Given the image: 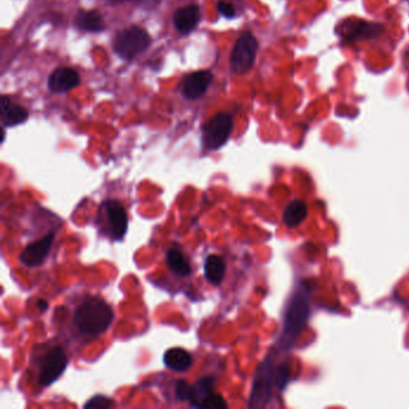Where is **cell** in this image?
I'll return each instance as SVG.
<instances>
[{"instance_id":"603a6c76","label":"cell","mask_w":409,"mask_h":409,"mask_svg":"<svg viewBox=\"0 0 409 409\" xmlns=\"http://www.w3.org/2000/svg\"><path fill=\"white\" fill-rule=\"evenodd\" d=\"M226 400L218 395V394H210L209 396L207 397L204 401V403L202 406V408H209V409H221L227 408Z\"/></svg>"},{"instance_id":"3957f363","label":"cell","mask_w":409,"mask_h":409,"mask_svg":"<svg viewBox=\"0 0 409 409\" xmlns=\"http://www.w3.org/2000/svg\"><path fill=\"white\" fill-rule=\"evenodd\" d=\"M150 43L149 34L141 27H130L115 36L114 52L123 59H133L149 47Z\"/></svg>"},{"instance_id":"ffe728a7","label":"cell","mask_w":409,"mask_h":409,"mask_svg":"<svg viewBox=\"0 0 409 409\" xmlns=\"http://www.w3.org/2000/svg\"><path fill=\"white\" fill-rule=\"evenodd\" d=\"M167 265L178 276H188L191 274V267L188 265L186 257L179 248H172L167 252Z\"/></svg>"},{"instance_id":"44dd1931","label":"cell","mask_w":409,"mask_h":409,"mask_svg":"<svg viewBox=\"0 0 409 409\" xmlns=\"http://www.w3.org/2000/svg\"><path fill=\"white\" fill-rule=\"evenodd\" d=\"M114 402L110 399V397L103 396V395H96V396L91 397L86 405L84 408H110L113 407Z\"/></svg>"},{"instance_id":"5b68a950","label":"cell","mask_w":409,"mask_h":409,"mask_svg":"<svg viewBox=\"0 0 409 409\" xmlns=\"http://www.w3.org/2000/svg\"><path fill=\"white\" fill-rule=\"evenodd\" d=\"M233 117L218 113L203 126V144L205 149L218 150L226 144L233 130Z\"/></svg>"},{"instance_id":"ba28073f","label":"cell","mask_w":409,"mask_h":409,"mask_svg":"<svg viewBox=\"0 0 409 409\" xmlns=\"http://www.w3.org/2000/svg\"><path fill=\"white\" fill-rule=\"evenodd\" d=\"M68 366V358L61 347H54L43 359L38 375V382L43 387H48L58 380Z\"/></svg>"},{"instance_id":"6da1fadb","label":"cell","mask_w":409,"mask_h":409,"mask_svg":"<svg viewBox=\"0 0 409 409\" xmlns=\"http://www.w3.org/2000/svg\"><path fill=\"white\" fill-rule=\"evenodd\" d=\"M113 318V310L106 302L98 298H89L77 307L73 323L81 333L100 335L110 328Z\"/></svg>"},{"instance_id":"8fae6325","label":"cell","mask_w":409,"mask_h":409,"mask_svg":"<svg viewBox=\"0 0 409 409\" xmlns=\"http://www.w3.org/2000/svg\"><path fill=\"white\" fill-rule=\"evenodd\" d=\"M213 82V73L210 71H197L186 76L183 82V94L190 100H196L205 94Z\"/></svg>"},{"instance_id":"9a60e30c","label":"cell","mask_w":409,"mask_h":409,"mask_svg":"<svg viewBox=\"0 0 409 409\" xmlns=\"http://www.w3.org/2000/svg\"><path fill=\"white\" fill-rule=\"evenodd\" d=\"M163 362L170 370L175 372L188 371V369L192 366L191 354L188 350L183 348H171L167 350L163 355Z\"/></svg>"},{"instance_id":"e0dca14e","label":"cell","mask_w":409,"mask_h":409,"mask_svg":"<svg viewBox=\"0 0 409 409\" xmlns=\"http://www.w3.org/2000/svg\"><path fill=\"white\" fill-rule=\"evenodd\" d=\"M214 387H215V378L211 375L197 380L196 383L192 385L191 399H190V405L192 408H202L205 399L209 396L210 394H213Z\"/></svg>"},{"instance_id":"7c38bea8","label":"cell","mask_w":409,"mask_h":409,"mask_svg":"<svg viewBox=\"0 0 409 409\" xmlns=\"http://www.w3.org/2000/svg\"><path fill=\"white\" fill-rule=\"evenodd\" d=\"M80 75L71 68H59L48 78V88L54 93H66L80 86Z\"/></svg>"},{"instance_id":"2e32d148","label":"cell","mask_w":409,"mask_h":409,"mask_svg":"<svg viewBox=\"0 0 409 409\" xmlns=\"http://www.w3.org/2000/svg\"><path fill=\"white\" fill-rule=\"evenodd\" d=\"M226 268V262L221 256L209 255L204 262V276L207 281L214 285H220L225 278Z\"/></svg>"},{"instance_id":"30bf717a","label":"cell","mask_w":409,"mask_h":409,"mask_svg":"<svg viewBox=\"0 0 409 409\" xmlns=\"http://www.w3.org/2000/svg\"><path fill=\"white\" fill-rule=\"evenodd\" d=\"M54 237H56V233L51 232V233L45 235L43 239L29 244L20 255V262L22 265L29 267V268H35V267H40L43 265L47 258L48 253L51 251Z\"/></svg>"},{"instance_id":"4fadbf2b","label":"cell","mask_w":409,"mask_h":409,"mask_svg":"<svg viewBox=\"0 0 409 409\" xmlns=\"http://www.w3.org/2000/svg\"><path fill=\"white\" fill-rule=\"evenodd\" d=\"M1 110V124L4 128H13L23 124L28 119V112L23 107L15 105L6 96L1 98L0 103Z\"/></svg>"},{"instance_id":"ac0fdd59","label":"cell","mask_w":409,"mask_h":409,"mask_svg":"<svg viewBox=\"0 0 409 409\" xmlns=\"http://www.w3.org/2000/svg\"><path fill=\"white\" fill-rule=\"evenodd\" d=\"M307 216V205L304 200H295L287 205L283 213V223L290 228L302 225Z\"/></svg>"},{"instance_id":"d6986e66","label":"cell","mask_w":409,"mask_h":409,"mask_svg":"<svg viewBox=\"0 0 409 409\" xmlns=\"http://www.w3.org/2000/svg\"><path fill=\"white\" fill-rule=\"evenodd\" d=\"M75 24H76L78 29L84 30V31H103L105 29V22L101 13L95 10L91 11H81L76 16L75 20Z\"/></svg>"},{"instance_id":"7402d4cb","label":"cell","mask_w":409,"mask_h":409,"mask_svg":"<svg viewBox=\"0 0 409 409\" xmlns=\"http://www.w3.org/2000/svg\"><path fill=\"white\" fill-rule=\"evenodd\" d=\"M192 394V385L188 383L186 380H178V383L175 385V395L178 397V400L190 402Z\"/></svg>"},{"instance_id":"52a82bcc","label":"cell","mask_w":409,"mask_h":409,"mask_svg":"<svg viewBox=\"0 0 409 409\" xmlns=\"http://www.w3.org/2000/svg\"><path fill=\"white\" fill-rule=\"evenodd\" d=\"M336 33L343 41L354 43L369 38H375L383 33V27L380 23L362 21H345L337 27Z\"/></svg>"},{"instance_id":"5bb4252c","label":"cell","mask_w":409,"mask_h":409,"mask_svg":"<svg viewBox=\"0 0 409 409\" xmlns=\"http://www.w3.org/2000/svg\"><path fill=\"white\" fill-rule=\"evenodd\" d=\"M200 11L197 5H188L185 8L177 10L174 13L175 28L183 34L191 33L200 23Z\"/></svg>"},{"instance_id":"9c48e42d","label":"cell","mask_w":409,"mask_h":409,"mask_svg":"<svg viewBox=\"0 0 409 409\" xmlns=\"http://www.w3.org/2000/svg\"><path fill=\"white\" fill-rule=\"evenodd\" d=\"M103 210L108 222L110 235L114 240H123L128 232V214L118 200H108L103 203Z\"/></svg>"},{"instance_id":"277c9868","label":"cell","mask_w":409,"mask_h":409,"mask_svg":"<svg viewBox=\"0 0 409 409\" xmlns=\"http://www.w3.org/2000/svg\"><path fill=\"white\" fill-rule=\"evenodd\" d=\"M258 43L250 31L239 36L230 54V68L233 73L244 75L251 70L256 60Z\"/></svg>"},{"instance_id":"cb8c5ba5","label":"cell","mask_w":409,"mask_h":409,"mask_svg":"<svg viewBox=\"0 0 409 409\" xmlns=\"http://www.w3.org/2000/svg\"><path fill=\"white\" fill-rule=\"evenodd\" d=\"M218 13H221L223 17L232 18L235 17V5L226 1H218Z\"/></svg>"},{"instance_id":"d4e9b609","label":"cell","mask_w":409,"mask_h":409,"mask_svg":"<svg viewBox=\"0 0 409 409\" xmlns=\"http://www.w3.org/2000/svg\"><path fill=\"white\" fill-rule=\"evenodd\" d=\"M38 306L40 308V311H46L48 307L47 302L46 300H38Z\"/></svg>"},{"instance_id":"8992f818","label":"cell","mask_w":409,"mask_h":409,"mask_svg":"<svg viewBox=\"0 0 409 409\" xmlns=\"http://www.w3.org/2000/svg\"><path fill=\"white\" fill-rule=\"evenodd\" d=\"M274 385L277 387L276 370H274L273 362L265 359L257 370L250 397V407H265L270 399Z\"/></svg>"},{"instance_id":"7a4b0ae2","label":"cell","mask_w":409,"mask_h":409,"mask_svg":"<svg viewBox=\"0 0 409 409\" xmlns=\"http://www.w3.org/2000/svg\"><path fill=\"white\" fill-rule=\"evenodd\" d=\"M310 317V292L307 290H298L290 300L285 310L283 320V336L282 342L285 347H290L303 332Z\"/></svg>"}]
</instances>
